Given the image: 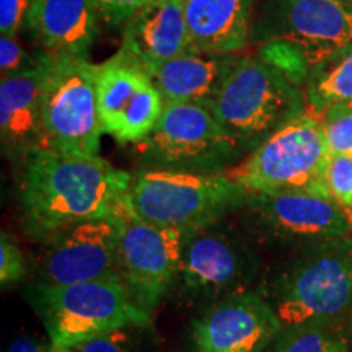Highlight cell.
<instances>
[{
  "mask_svg": "<svg viewBox=\"0 0 352 352\" xmlns=\"http://www.w3.org/2000/svg\"><path fill=\"white\" fill-rule=\"evenodd\" d=\"M26 276V259L19 245L7 235L0 236V283L2 287L20 283Z\"/></svg>",
  "mask_w": 352,
  "mask_h": 352,
  "instance_id": "26",
  "label": "cell"
},
{
  "mask_svg": "<svg viewBox=\"0 0 352 352\" xmlns=\"http://www.w3.org/2000/svg\"><path fill=\"white\" fill-rule=\"evenodd\" d=\"M329 196L347 215L352 226V158L333 155L328 165Z\"/></svg>",
  "mask_w": 352,
  "mask_h": 352,
  "instance_id": "24",
  "label": "cell"
},
{
  "mask_svg": "<svg viewBox=\"0 0 352 352\" xmlns=\"http://www.w3.org/2000/svg\"><path fill=\"white\" fill-rule=\"evenodd\" d=\"M307 103L316 118L331 104L352 103V44L308 72Z\"/></svg>",
  "mask_w": 352,
  "mask_h": 352,
  "instance_id": "21",
  "label": "cell"
},
{
  "mask_svg": "<svg viewBox=\"0 0 352 352\" xmlns=\"http://www.w3.org/2000/svg\"><path fill=\"white\" fill-rule=\"evenodd\" d=\"M96 94L104 134L120 144H139L147 138L165 107L151 76L120 52L98 65Z\"/></svg>",
  "mask_w": 352,
  "mask_h": 352,
  "instance_id": "14",
  "label": "cell"
},
{
  "mask_svg": "<svg viewBox=\"0 0 352 352\" xmlns=\"http://www.w3.org/2000/svg\"><path fill=\"white\" fill-rule=\"evenodd\" d=\"M98 19L94 0H33L25 26L41 52L88 59Z\"/></svg>",
  "mask_w": 352,
  "mask_h": 352,
  "instance_id": "18",
  "label": "cell"
},
{
  "mask_svg": "<svg viewBox=\"0 0 352 352\" xmlns=\"http://www.w3.org/2000/svg\"><path fill=\"white\" fill-rule=\"evenodd\" d=\"M241 145H259L303 113L302 95L290 77L261 57H236L208 107Z\"/></svg>",
  "mask_w": 352,
  "mask_h": 352,
  "instance_id": "6",
  "label": "cell"
},
{
  "mask_svg": "<svg viewBox=\"0 0 352 352\" xmlns=\"http://www.w3.org/2000/svg\"><path fill=\"white\" fill-rule=\"evenodd\" d=\"M140 328L145 327L129 324V327L113 329L107 334L82 342L72 349L76 352H140L138 342V329Z\"/></svg>",
  "mask_w": 352,
  "mask_h": 352,
  "instance_id": "25",
  "label": "cell"
},
{
  "mask_svg": "<svg viewBox=\"0 0 352 352\" xmlns=\"http://www.w3.org/2000/svg\"><path fill=\"white\" fill-rule=\"evenodd\" d=\"M191 50L184 0H148L124 25L120 54L151 76Z\"/></svg>",
  "mask_w": 352,
  "mask_h": 352,
  "instance_id": "16",
  "label": "cell"
},
{
  "mask_svg": "<svg viewBox=\"0 0 352 352\" xmlns=\"http://www.w3.org/2000/svg\"><path fill=\"white\" fill-rule=\"evenodd\" d=\"M346 323L316 321L284 328L266 352H349Z\"/></svg>",
  "mask_w": 352,
  "mask_h": 352,
  "instance_id": "22",
  "label": "cell"
},
{
  "mask_svg": "<svg viewBox=\"0 0 352 352\" xmlns=\"http://www.w3.org/2000/svg\"><path fill=\"white\" fill-rule=\"evenodd\" d=\"M44 54L20 72L0 82V142L2 153L19 164L43 147L41 98Z\"/></svg>",
  "mask_w": 352,
  "mask_h": 352,
  "instance_id": "17",
  "label": "cell"
},
{
  "mask_svg": "<svg viewBox=\"0 0 352 352\" xmlns=\"http://www.w3.org/2000/svg\"><path fill=\"white\" fill-rule=\"evenodd\" d=\"M120 214V274L132 300L151 314L176 284L188 233L145 222L127 202Z\"/></svg>",
  "mask_w": 352,
  "mask_h": 352,
  "instance_id": "11",
  "label": "cell"
},
{
  "mask_svg": "<svg viewBox=\"0 0 352 352\" xmlns=\"http://www.w3.org/2000/svg\"><path fill=\"white\" fill-rule=\"evenodd\" d=\"M236 60L233 54L191 50L151 74L165 103H196L209 107Z\"/></svg>",
  "mask_w": 352,
  "mask_h": 352,
  "instance_id": "19",
  "label": "cell"
},
{
  "mask_svg": "<svg viewBox=\"0 0 352 352\" xmlns=\"http://www.w3.org/2000/svg\"><path fill=\"white\" fill-rule=\"evenodd\" d=\"M320 121L331 155L352 158V103L331 104Z\"/></svg>",
  "mask_w": 352,
  "mask_h": 352,
  "instance_id": "23",
  "label": "cell"
},
{
  "mask_svg": "<svg viewBox=\"0 0 352 352\" xmlns=\"http://www.w3.org/2000/svg\"><path fill=\"white\" fill-rule=\"evenodd\" d=\"M280 327L346 323L352 311V235L298 250L264 297Z\"/></svg>",
  "mask_w": 352,
  "mask_h": 352,
  "instance_id": "2",
  "label": "cell"
},
{
  "mask_svg": "<svg viewBox=\"0 0 352 352\" xmlns=\"http://www.w3.org/2000/svg\"><path fill=\"white\" fill-rule=\"evenodd\" d=\"M254 38L284 44L303 74L352 44V3L347 0H270Z\"/></svg>",
  "mask_w": 352,
  "mask_h": 352,
  "instance_id": "9",
  "label": "cell"
},
{
  "mask_svg": "<svg viewBox=\"0 0 352 352\" xmlns=\"http://www.w3.org/2000/svg\"><path fill=\"white\" fill-rule=\"evenodd\" d=\"M34 60H36V54H26V51L16 41V36H0V72H2V78L10 77L13 74L30 67Z\"/></svg>",
  "mask_w": 352,
  "mask_h": 352,
  "instance_id": "28",
  "label": "cell"
},
{
  "mask_svg": "<svg viewBox=\"0 0 352 352\" xmlns=\"http://www.w3.org/2000/svg\"><path fill=\"white\" fill-rule=\"evenodd\" d=\"M20 206L32 235L52 233L118 214L132 176L100 155L80 157L36 148L20 164Z\"/></svg>",
  "mask_w": 352,
  "mask_h": 352,
  "instance_id": "1",
  "label": "cell"
},
{
  "mask_svg": "<svg viewBox=\"0 0 352 352\" xmlns=\"http://www.w3.org/2000/svg\"><path fill=\"white\" fill-rule=\"evenodd\" d=\"M121 214L88 220L44 239L39 284L70 285L120 274Z\"/></svg>",
  "mask_w": 352,
  "mask_h": 352,
  "instance_id": "12",
  "label": "cell"
},
{
  "mask_svg": "<svg viewBox=\"0 0 352 352\" xmlns=\"http://www.w3.org/2000/svg\"><path fill=\"white\" fill-rule=\"evenodd\" d=\"M331 157L320 118L302 113L223 173L248 192L308 191L329 196L327 173Z\"/></svg>",
  "mask_w": 352,
  "mask_h": 352,
  "instance_id": "5",
  "label": "cell"
},
{
  "mask_svg": "<svg viewBox=\"0 0 352 352\" xmlns=\"http://www.w3.org/2000/svg\"><path fill=\"white\" fill-rule=\"evenodd\" d=\"M51 351L52 352H76L72 349V347H59V346H54V344H51Z\"/></svg>",
  "mask_w": 352,
  "mask_h": 352,
  "instance_id": "32",
  "label": "cell"
},
{
  "mask_svg": "<svg viewBox=\"0 0 352 352\" xmlns=\"http://www.w3.org/2000/svg\"><path fill=\"white\" fill-rule=\"evenodd\" d=\"M246 197L226 173L151 168L132 176L126 202L145 222L191 233L240 209Z\"/></svg>",
  "mask_w": 352,
  "mask_h": 352,
  "instance_id": "3",
  "label": "cell"
},
{
  "mask_svg": "<svg viewBox=\"0 0 352 352\" xmlns=\"http://www.w3.org/2000/svg\"><path fill=\"white\" fill-rule=\"evenodd\" d=\"M346 331H347V336H349V340L352 342V311H351L349 318H347V321H346Z\"/></svg>",
  "mask_w": 352,
  "mask_h": 352,
  "instance_id": "31",
  "label": "cell"
},
{
  "mask_svg": "<svg viewBox=\"0 0 352 352\" xmlns=\"http://www.w3.org/2000/svg\"><path fill=\"white\" fill-rule=\"evenodd\" d=\"M7 352H52L51 351V342L50 344H43L33 338L28 336H20L12 342Z\"/></svg>",
  "mask_w": 352,
  "mask_h": 352,
  "instance_id": "30",
  "label": "cell"
},
{
  "mask_svg": "<svg viewBox=\"0 0 352 352\" xmlns=\"http://www.w3.org/2000/svg\"><path fill=\"white\" fill-rule=\"evenodd\" d=\"M100 19L113 26H124L148 0H94Z\"/></svg>",
  "mask_w": 352,
  "mask_h": 352,
  "instance_id": "27",
  "label": "cell"
},
{
  "mask_svg": "<svg viewBox=\"0 0 352 352\" xmlns=\"http://www.w3.org/2000/svg\"><path fill=\"white\" fill-rule=\"evenodd\" d=\"M33 0H0V34L16 36L25 25Z\"/></svg>",
  "mask_w": 352,
  "mask_h": 352,
  "instance_id": "29",
  "label": "cell"
},
{
  "mask_svg": "<svg viewBox=\"0 0 352 352\" xmlns=\"http://www.w3.org/2000/svg\"><path fill=\"white\" fill-rule=\"evenodd\" d=\"M240 209L254 235L280 248L298 252L352 235L349 219L333 197L316 192H248Z\"/></svg>",
  "mask_w": 352,
  "mask_h": 352,
  "instance_id": "10",
  "label": "cell"
},
{
  "mask_svg": "<svg viewBox=\"0 0 352 352\" xmlns=\"http://www.w3.org/2000/svg\"><path fill=\"white\" fill-rule=\"evenodd\" d=\"M220 222L188 233L176 283L189 296L222 300L246 292L254 276V254Z\"/></svg>",
  "mask_w": 352,
  "mask_h": 352,
  "instance_id": "13",
  "label": "cell"
},
{
  "mask_svg": "<svg viewBox=\"0 0 352 352\" xmlns=\"http://www.w3.org/2000/svg\"><path fill=\"white\" fill-rule=\"evenodd\" d=\"M30 300L50 342L59 347H76L129 324H151V316L132 300L121 276L70 285L36 283Z\"/></svg>",
  "mask_w": 352,
  "mask_h": 352,
  "instance_id": "4",
  "label": "cell"
},
{
  "mask_svg": "<svg viewBox=\"0 0 352 352\" xmlns=\"http://www.w3.org/2000/svg\"><path fill=\"white\" fill-rule=\"evenodd\" d=\"M347 2H351V3H352V0H347Z\"/></svg>",
  "mask_w": 352,
  "mask_h": 352,
  "instance_id": "33",
  "label": "cell"
},
{
  "mask_svg": "<svg viewBox=\"0 0 352 352\" xmlns=\"http://www.w3.org/2000/svg\"><path fill=\"white\" fill-rule=\"evenodd\" d=\"M280 331L274 310L254 292L214 302L191 323L196 352H266Z\"/></svg>",
  "mask_w": 352,
  "mask_h": 352,
  "instance_id": "15",
  "label": "cell"
},
{
  "mask_svg": "<svg viewBox=\"0 0 352 352\" xmlns=\"http://www.w3.org/2000/svg\"><path fill=\"white\" fill-rule=\"evenodd\" d=\"M43 54L41 148L65 155H98L104 132L96 94L98 65L83 57Z\"/></svg>",
  "mask_w": 352,
  "mask_h": 352,
  "instance_id": "7",
  "label": "cell"
},
{
  "mask_svg": "<svg viewBox=\"0 0 352 352\" xmlns=\"http://www.w3.org/2000/svg\"><path fill=\"white\" fill-rule=\"evenodd\" d=\"M253 0H184L192 50L233 54L246 47Z\"/></svg>",
  "mask_w": 352,
  "mask_h": 352,
  "instance_id": "20",
  "label": "cell"
},
{
  "mask_svg": "<svg viewBox=\"0 0 352 352\" xmlns=\"http://www.w3.org/2000/svg\"><path fill=\"white\" fill-rule=\"evenodd\" d=\"M135 145L145 164L206 173H214L243 148L208 107L196 103H165L151 134Z\"/></svg>",
  "mask_w": 352,
  "mask_h": 352,
  "instance_id": "8",
  "label": "cell"
}]
</instances>
